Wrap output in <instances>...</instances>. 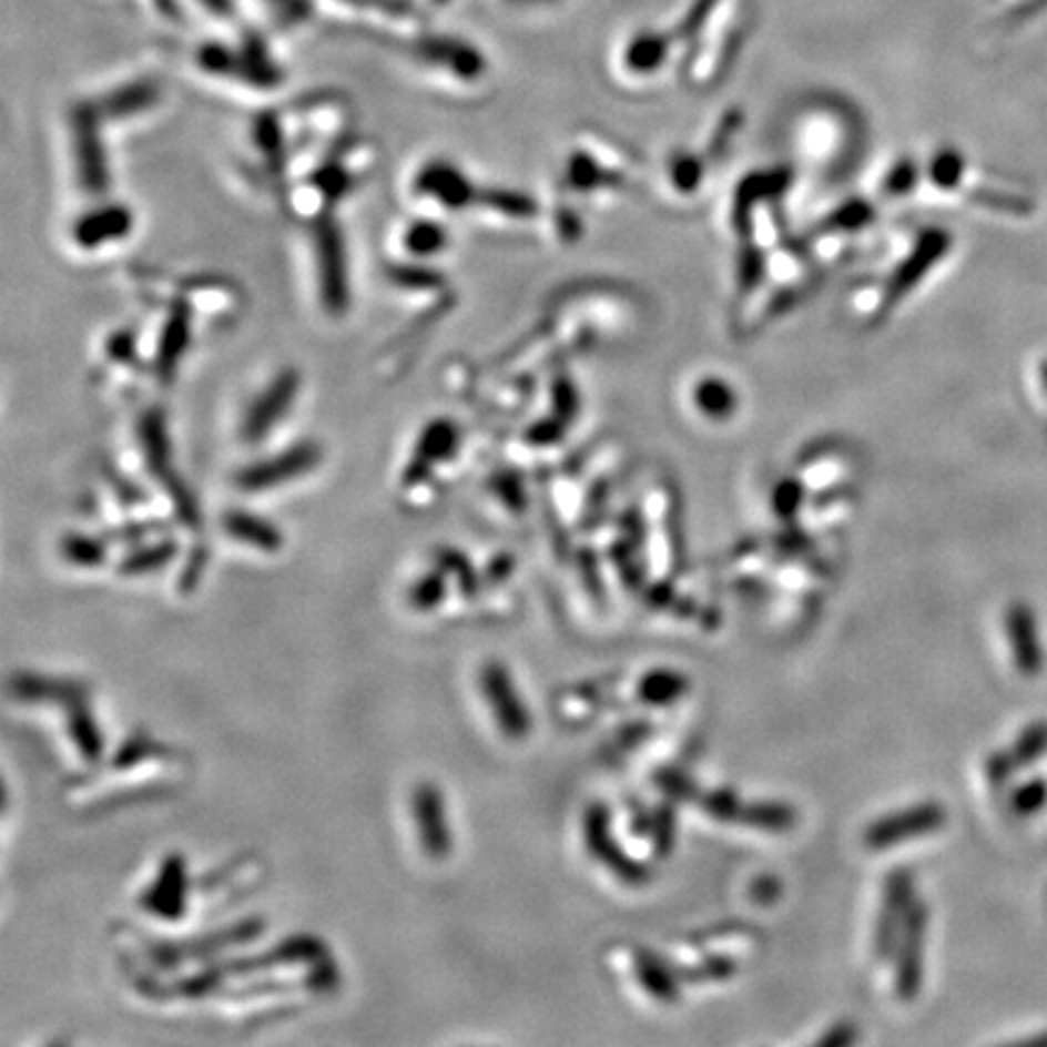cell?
<instances>
[{
    "mask_svg": "<svg viewBox=\"0 0 1047 1047\" xmlns=\"http://www.w3.org/2000/svg\"><path fill=\"white\" fill-rule=\"evenodd\" d=\"M262 934H265V919H260V916H247V919L228 924L224 928H216V932L204 934V936H194L185 941H151L146 953L153 960V965L163 967V970H170V967H182L187 963H212L221 953H226L231 948H243V946L255 944Z\"/></svg>",
    "mask_w": 1047,
    "mask_h": 1047,
    "instance_id": "cell-1",
    "label": "cell"
},
{
    "mask_svg": "<svg viewBox=\"0 0 1047 1047\" xmlns=\"http://www.w3.org/2000/svg\"><path fill=\"white\" fill-rule=\"evenodd\" d=\"M478 689L482 701L488 703L497 730H500L507 740L521 742L531 735V711L527 701L521 699L515 677L507 664H502L500 660L482 662L478 670Z\"/></svg>",
    "mask_w": 1047,
    "mask_h": 1047,
    "instance_id": "cell-2",
    "label": "cell"
},
{
    "mask_svg": "<svg viewBox=\"0 0 1047 1047\" xmlns=\"http://www.w3.org/2000/svg\"><path fill=\"white\" fill-rule=\"evenodd\" d=\"M325 958H331L325 941L316 934H294L282 938L270 951L257 955H241V958L224 960V967L231 977H253L262 973L282 970V967H311Z\"/></svg>",
    "mask_w": 1047,
    "mask_h": 1047,
    "instance_id": "cell-3",
    "label": "cell"
},
{
    "mask_svg": "<svg viewBox=\"0 0 1047 1047\" xmlns=\"http://www.w3.org/2000/svg\"><path fill=\"white\" fill-rule=\"evenodd\" d=\"M410 807L417 842H420L425 858H429L431 863L447 861L454 851V834L447 815V803H444V793L439 785L431 781L417 783L413 789Z\"/></svg>",
    "mask_w": 1047,
    "mask_h": 1047,
    "instance_id": "cell-4",
    "label": "cell"
},
{
    "mask_svg": "<svg viewBox=\"0 0 1047 1047\" xmlns=\"http://www.w3.org/2000/svg\"><path fill=\"white\" fill-rule=\"evenodd\" d=\"M946 817V807L936 801L916 803L871 822L866 832H863V844L868 848L883 851L890 846L919 840V836H928L944 827Z\"/></svg>",
    "mask_w": 1047,
    "mask_h": 1047,
    "instance_id": "cell-5",
    "label": "cell"
},
{
    "mask_svg": "<svg viewBox=\"0 0 1047 1047\" xmlns=\"http://www.w3.org/2000/svg\"><path fill=\"white\" fill-rule=\"evenodd\" d=\"M190 871L180 851H170L155 871L153 881L143 887L139 907L161 922H180L187 914Z\"/></svg>",
    "mask_w": 1047,
    "mask_h": 1047,
    "instance_id": "cell-6",
    "label": "cell"
},
{
    "mask_svg": "<svg viewBox=\"0 0 1047 1047\" xmlns=\"http://www.w3.org/2000/svg\"><path fill=\"white\" fill-rule=\"evenodd\" d=\"M585 846L601 866L609 868L626 885H646L650 881V868L646 863L631 858L617 844L611 832V817L604 805H592L585 813Z\"/></svg>",
    "mask_w": 1047,
    "mask_h": 1047,
    "instance_id": "cell-7",
    "label": "cell"
},
{
    "mask_svg": "<svg viewBox=\"0 0 1047 1047\" xmlns=\"http://www.w3.org/2000/svg\"><path fill=\"white\" fill-rule=\"evenodd\" d=\"M914 875L907 868H895L887 873L883 883L881 912L875 919L873 932V955L878 960L893 958L902 926L907 922V914L914 905Z\"/></svg>",
    "mask_w": 1047,
    "mask_h": 1047,
    "instance_id": "cell-8",
    "label": "cell"
},
{
    "mask_svg": "<svg viewBox=\"0 0 1047 1047\" xmlns=\"http://www.w3.org/2000/svg\"><path fill=\"white\" fill-rule=\"evenodd\" d=\"M928 912L922 899H914L895 946V994L902 1002H914L924 982V946Z\"/></svg>",
    "mask_w": 1047,
    "mask_h": 1047,
    "instance_id": "cell-9",
    "label": "cell"
},
{
    "mask_svg": "<svg viewBox=\"0 0 1047 1047\" xmlns=\"http://www.w3.org/2000/svg\"><path fill=\"white\" fill-rule=\"evenodd\" d=\"M321 451L316 444H298L292 451H284L274 458H265L251 468H245L235 478L238 488L245 492H265L272 488H279L282 482L301 478L316 468Z\"/></svg>",
    "mask_w": 1047,
    "mask_h": 1047,
    "instance_id": "cell-10",
    "label": "cell"
},
{
    "mask_svg": "<svg viewBox=\"0 0 1047 1047\" xmlns=\"http://www.w3.org/2000/svg\"><path fill=\"white\" fill-rule=\"evenodd\" d=\"M1004 631L1009 638L1016 670L1024 677H1036L1043 670V643L1036 611L1024 601H1014L1004 613Z\"/></svg>",
    "mask_w": 1047,
    "mask_h": 1047,
    "instance_id": "cell-11",
    "label": "cell"
},
{
    "mask_svg": "<svg viewBox=\"0 0 1047 1047\" xmlns=\"http://www.w3.org/2000/svg\"><path fill=\"white\" fill-rule=\"evenodd\" d=\"M689 410L705 423H730L740 413V393L725 376L701 374L687 386Z\"/></svg>",
    "mask_w": 1047,
    "mask_h": 1047,
    "instance_id": "cell-12",
    "label": "cell"
},
{
    "mask_svg": "<svg viewBox=\"0 0 1047 1047\" xmlns=\"http://www.w3.org/2000/svg\"><path fill=\"white\" fill-rule=\"evenodd\" d=\"M298 390V376L296 372H284L277 382H274L262 396L255 400V405L247 410L245 420H243V437L247 441H257L267 435L272 425L284 417V413L289 410V403H294V396Z\"/></svg>",
    "mask_w": 1047,
    "mask_h": 1047,
    "instance_id": "cell-13",
    "label": "cell"
},
{
    "mask_svg": "<svg viewBox=\"0 0 1047 1047\" xmlns=\"http://www.w3.org/2000/svg\"><path fill=\"white\" fill-rule=\"evenodd\" d=\"M63 715H65V732H69V740L75 748V752L81 754L83 762L88 766L102 764L108 742H104V732L98 723L93 709H90L88 693L65 703Z\"/></svg>",
    "mask_w": 1047,
    "mask_h": 1047,
    "instance_id": "cell-14",
    "label": "cell"
},
{
    "mask_svg": "<svg viewBox=\"0 0 1047 1047\" xmlns=\"http://www.w3.org/2000/svg\"><path fill=\"white\" fill-rule=\"evenodd\" d=\"M12 697L24 703H51V705H63L83 697L88 693V687L75 682V679H57V677H47V674H37V672H20L12 677L10 682Z\"/></svg>",
    "mask_w": 1047,
    "mask_h": 1047,
    "instance_id": "cell-15",
    "label": "cell"
},
{
    "mask_svg": "<svg viewBox=\"0 0 1047 1047\" xmlns=\"http://www.w3.org/2000/svg\"><path fill=\"white\" fill-rule=\"evenodd\" d=\"M318 265H321V284L327 306L343 308L345 306V255L343 241H339V231L335 224H323L318 231Z\"/></svg>",
    "mask_w": 1047,
    "mask_h": 1047,
    "instance_id": "cell-16",
    "label": "cell"
},
{
    "mask_svg": "<svg viewBox=\"0 0 1047 1047\" xmlns=\"http://www.w3.org/2000/svg\"><path fill=\"white\" fill-rule=\"evenodd\" d=\"M221 527H224V531L233 541L255 548L260 553H279L284 546V536L272 521L260 515L245 512V509L226 512L224 519H221Z\"/></svg>",
    "mask_w": 1047,
    "mask_h": 1047,
    "instance_id": "cell-17",
    "label": "cell"
},
{
    "mask_svg": "<svg viewBox=\"0 0 1047 1047\" xmlns=\"http://www.w3.org/2000/svg\"><path fill=\"white\" fill-rule=\"evenodd\" d=\"M417 190L449 209H461L474 200V187L449 163H429L417 177Z\"/></svg>",
    "mask_w": 1047,
    "mask_h": 1047,
    "instance_id": "cell-18",
    "label": "cell"
},
{
    "mask_svg": "<svg viewBox=\"0 0 1047 1047\" xmlns=\"http://www.w3.org/2000/svg\"><path fill=\"white\" fill-rule=\"evenodd\" d=\"M631 973L636 982L643 987L646 994L658 1002H677L679 999V977L672 973L658 955H652L646 948H636L631 955Z\"/></svg>",
    "mask_w": 1047,
    "mask_h": 1047,
    "instance_id": "cell-19",
    "label": "cell"
},
{
    "mask_svg": "<svg viewBox=\"0 0 1047 1047\" xmlns=\"http://www.w3.org/2000/svg\"><path fill=\"white\" fill-rule=\"evenodd\" d=\"M175 754L177 752L173 748H167V744H163L161 740H155L146 730H134L110 756L108 769L112 771V774H124V771L143 766L146 762H161V759L175 762L177 759Z\"/></svg>",
    "mask_w": 1047,
    "mask_h": 1047,
    "instance_id": "cell-20",
    "label": "cell"
},
{
    "mask_svg": "<svg viewBox=\"0 0 1047 1047\" xmlns=\"http://www.w3.org/2000/svg\"><path fill=\"white\" fill-rule=\"evenodd\" d=\"M81 120L75 124V141H78V161H81V177L88 190L102 192L108 187V163H104V151L100 146L98 131L90 114L81 112Z\"/></svg>",
    "mask_w": 1047,
    "mask_h": 1047,
    "instance_id": "cell-21",
    "label": "cell"
},
{
    "mask_svg": "<svg viewBox=\"0 0 1047 1047\" xmlns=\"http://www.w3.org/2000/svg\"><path fill=\"white\" fill-rule=\"evenodd\" d=\"M131 228V216L124 206H108V209H100V212H93L90 216H85L81 224H75V241L85 245V247H93V245H102V243H108V241H116V238H122V235H126V231Z\"/></svg>",
    "mask_w": 1047,
    "mask_h": 1047,
    "instance_id": "cell-22",
    "label": "cell"
},
{
    "mask_svg": "<svg viewBox=\"0 0 1047 1047\" xmlns=\"http://www.w3.org/2000/svg\"><path fill=\"white\" fill-rule=\"evenodd\" d=\"M228 979V973L224 967V960H214L209 963L202 970H194L182 975L170 985V997H180L187 1002H202L206 997H214V994L224 992V985Z\"/></svg>",
    "mask_w": 1047,
    "mask_h": 1047,
    "instance_id": "cell-23",
    "label": "cell"
},
{
    "mask_svg": "<svg viewBox=\"0 0 1047 1047\" xmlns=\"http://www.w3.org/2000/svg\"><path fill=\"white\" fill-rule=\"evenodd\" d=\"M175 556H177V541L161 539L146 546H136L134 551H129L120 560L116 570H120L122 578H143V575L163 570Z\"/></svg>",
    "mask_w": 1047,
    "mask_h": 1047,
    "instance_id": "cell-24",
    "label": "cell"
},
{
    "mask_svg": "<svg viewBox=\"0 0 1047 1047\" xmlns=\"http://www.w3.org/2000/svg\"><path fill=\"white\" fill-rule=\"evenodd\" d=\"M636 691L648 705H672L689 691V679L674 670H652L640 679Z\"/></svg>",
    "mask_w": 1047,
    "mask_h": 1047,
    "instance_id": "cell-25",
    "label": "cell"
},
{
    "mask_svg": "<svg viewBox=\"0 0 1047 1047\" xmlns=\"http://www.w3.org/2000/svg\"><path fill=\"white\" fill-rule=\"evenodd\" d=\"M740 824L752 830H764V832H785L791 830L797 822V813L785 803H744L742 813H740Z\"/></svg>",
    "mask_w": 1047,
    "mask_h": 1047,
    "instance_id": "cell-26",
    "label": "cell"
},
{
    "mask_svg": "<svg viewBox=\"0 0 1047 1047\" xmlns=\"http://www.w3.org/2000/svg\"><path fill=\"white\" fill-rule=\"evenodd\" d=\"M449 575L441 568L423 572L408 589V607L417 613L437 611L449 594Z\"/></svg>",
    "mask_w": 1047,
    "mask_h": 1047,
    "instance_id": "cell-27",
    "label": "cell"
},
{
    "mask_svg": "<svg viewBox=\"0 0 1047 1047\" xmlns=\"http://www.w3.org/2000/svg\"><path fill=\"white\" fill-rule=\"evenodd\" d=\"M61 556L73 568L95 570L108 560V546L98 536L73 531L61 539Z\"/></svg>",
    "mask_w": 1047,
    "mask_h": 1047,
    "instance_id": "cell-28",
    "label": "cell"
},
{
    "mask_svg": "<svg viewBox=\"0 0 1047 1047\" xmlns=\"http://www.w3.org/2000/svg\"><path fill=\"white\" fill-rule=\"evenodd\" d=\"M437 568L449 575V580L456 585L458 592L464 597H476L482 587V578L476 572V568L470 566V560L458 551V548H439L435 553Z\"/></svg>",
    "mask_w": 1047,
    "mask_h": 1047,
    "instance_id": "cell-29",
    "label": "cell"
},
{
    "mask_svg": "<svg viewBox=\"0 0 1047 1047\" xmlns=\"http://www.w3.org/2000/svg\"><path fill=\"white\" fill-rule=\"evenodd\" d=\"M1009 752L1014 756L1018 771L1036 766L1047 754V720H1036V723H1030L1028 728L1020 730Z\"/></svg>",
    "mask_w": 1047,
    "mask_h": 1047,
    "instance_id": "cell-30",
    "label": "cell"
},
{
    "mask_svg": "<svg viewBox=\"0 0 1047 1047\" xmlns=\"http://www.w3.org/2000/svg\"><path fill=\"white\" fill-rule=\"evenodd\" d=\"M699 805L709 817L720 820V822H738L740 813L744 807V801L728 789H715L709 793H699Z\"/></svg>",
    "mask_w": 1047,
    "mask_h": 1047,
    "instance_id": "cell-31",
    "label": "cell"
},
{
    "mask_svg": "<svg viewBox=\"0 0 1047 1047\" xmlns=\"http://www.w3.org/2000/svg\"><path fill=\"white\" fill-rule=\"evenodd\" d=\"M1047 805V781L1045 779H1030L1026 783H1020L1018 789L1012 793V810L1020 817H1033L1043 813Z\"/></svg>",
    "mask_w": 1047,
    "mask_h": 1047,
    "instance_id": "cell-32",
    "label": "cell"
},
{
    "mask_svg": "<svg viewBox=\"0 0 1047 1047\" xmlns=\"http://www.w3.org/2000/svg\"><path fill=\"white\" fill-rule=\"evenodd\" d=\"M444 245H447V235L435 221H420L405 235V247L415 255H435Z\"/></svg>",
    "mask_w": 1047,
    "mask_h": 1047,
    "instance_id": "cell-33",
    "label": "cell"
},
{
    "mask_svg": "<svg viewBox=\"0 0 1047 1047\" xmlns=\"http://www.w3.org/2000/svg\"><path fill=\"white\" fill-rule=\"evenodd\" d=\"M1016 771H1018V766L1014 762L1009 748L987 754L985 764H982V774H985V779H987V783L992 785V789H1004V785L1014 779Z\"/></svg>",
    "mask_w": 1047,
    "mask_h": 1047,
    "instance_id": "cell-34",
    "label": "cell"
},
{
    "mask_svg": "<svg viewBox=\"0 0 1047 1047\" xmlns=\"http://www.w3.org/2000/svg\"><path fill=\"white\" fill-rule=\"evenodd\" d=\"M732 975H735V963L725 958V955H711V958L682 973L687 982H723Z\"/></svg>",
    "mask_w": 1047,
    "mask_h": 1047,
    "instance_id": "cell-35",
    "label": "cell"
},
{
    "mask_svg": "<svg viewBox=\"0 0 1047 1047\" xmlns=\"http://www.w3.org/2000/svg\"><path fill=\"white\" fill-rule=\"evenodd\" d=\"M650 834H652L654 854H658L660 858L670 856L672 848H674V815H672L670 807L660 810V817L650 827Z\"/></svg>",
    "mask_w": 1047,
    "mask_h": 1047,
    "instance_id": "cell-36",
    "label": "cell"
},
{
    "mask_svg": "<svg viewBox=\"0 0 1047 1047\" xmlns=\"http://www.w3.org/2000/svg\"><path fill=\"white\" fill-rule=\"evenodd\" d=\"M803 488L797 480H785L774 490V512L781 517H791L801 509Z\"/></svg>",
    "mask_w": 1047,
    "mask_h": 1047,
    "instance_id": "cell-37",
    "label": "cell"
},
{
    "mask_svg": "<svg viewBox=\"0 0 1047 1047\" xmlns=\"http://www.w3.org/2000/svg\"><path fill=\"white\" fill-rule=\"evenodd\" d=\"M512 570H515V558L509 553H500L488 562L486 572H482V585H488V587L502 585L509 575H512Z\"/></svg>",
    "mask_w": 1047,
    "mask_h": 1047,
    "instance_id": "cell-38",
    "label": "cell"
},
{
    "mask_svg": "<svg viewBox=\"0 0 1047 1047\" xmlns=\"http://www.w3.org/2000/svg\"><path fill=\"white\" fill-rule=\"evenodd\" d=\"M206 560H209V556H206L204 551H196V553L190 558L187 568L182 570L180 592H185V594H187V592H194L196 585H200V580H202V572H204V568H206Z\"/></svg>",
    "mask_w": 1047,
    "mask_h": 1047,
    "instance_id": "cell-39",
    "label": "cell"
},
{
    "mask_svg": "<svg viewBox=\"0 0 1047 1047\" xmlns=\"http://www.w3.org/2000/svg\"><path fill=\"white\" fill-rule=\"evenodd\" d=\"M856 1040H858L856 1026L842 1024V1026H834V1028H830L827 1033H824V1036L817 1040V1045L820 1047H844V1045H851Z\"/></svg>",
    "mask_w": 1047,
    "mask_h": 1047,
    "instance_id": "cell-40",
    "label": "cell"
},
{
    "mask_svg": "<svg viewBox=\"0 0 1047 1047\" xmlns=\"http://www.w3.org/2000/svg\"><path fill=\"white\" fill-rule=\"evenodd\" d=\"M660 785L672 797H679V801H684V797H689V791H693V783L689 779H684L682 774L677 776L672 774V771H664V774L660 776Z\"/></svg>",
    "mask_w": 1047,
    "mask_h": 1047,
    "instance_id": "cell-41",
    "label": "cell"
},
{
    "mask_svg": "<svg viewBox=\"0 0 1047 1047\" xmlns=\"http://www.w3.org/2000/svg\"><path fill=\"white\" fill-rule=\"evenodd\" d=\"M754 899L756 902H764V895H766V902H774L779 897V883L774 878H764V881H756L754 885Z\"/></svg>",
    "mask_w": 1047,
    "mask_h": 1047,
    "instance_id": "cell-42",
    "label": "cell"
}]
</instances>
